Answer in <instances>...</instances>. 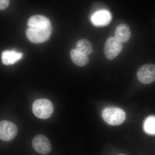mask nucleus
<instances>
[{"label": "nucleus", "mask_w": 155, "mask_h": 155, "mask_svg": "<svg viewBox=\"0 0 155 155\" xmlns=\"http://www.w3.org/2000/svg\"><path fill=\"white\" fill-rule=\"evenodd\" d=\"M54 110V107L52 103L46 99L37 100L32 105L33 114L41 119H48L52 115Z\"/></svg>", "instance_id": "f257e3e1"}, {"label": "nucleus", "mask_w": 155, "mask_h": 155, "mask_svg": "<svg viewBox=\"0 0 155 155\" xmlns=\"http://www.w3.org/2000/svg\"><path fill=\"white\" fill-rule=\"evenodd\" d=\"M103 119L109 125H119L125 120L126 114L122 109L116 107H107L102 112Z\"/></svg>", "instance_id": "f03ea898"}, {"label": "nucleus", "mask_w": 155, "mask_h": 155, "mask_svg": "<svg viewBox=\"0 0 155 155\" xmlns=\"http://www.w3.org/2000/svg\"><path fill=\"white\" fill-rule=\"evenodd\" d=\"M52 27H29L26 30V35L30 41L34 43H41L49 38Z\"/></svg>", "instance_id": "7ed1b4c3"}, {"label": "nucleus", "mask_w": 155, "mask_h": 155, "mask_svg": "<svg viewBox=\"0 0 155 155\" xmlns=\"http://www.w3.org/2000/svg\"><path fill=\"white\" fill-rule=\"evenodd\" d=\"M123 48L122 42L115 37L108 38L104 46V53L106 58L112 60L116 58Z\"/></svg>", "instance_id": "20e7f679"}, {"label": "nucleus", "mask_w": 155, "mask_h": 155, "mask_svg": "<svg viewBox=\"0 0 155 155\" xmlns=\"http://www.w3.org/2000/svg\"><path fill=\"white\" fill-rule=\"evenodd\" d=\"M138 80L143 84H150L155 81V65L147 64L140 67L137 73Z\"/></svg>", "instance_id": "39448f33"}, {"label": "nucleus", "mask_w": 155, "mask_h": 155, "mask_svg": "<svg viewBox=\"0 0 155 155\" xmlns=\"http://www.w3.org/2000/svg\"><path fill=\"white\" fill-rule=\"evenodd\" d=\"M18 129L16 125L10 121L0 122V139L9 141L14 139L17 134Z\"/></svg>", "instance_id": "423d86ee"}, {"label": "nucleus", "mask_w": 155, "mask_h": 155, "mask_svg": "<svg viewBox=\"0 0 155 155\" xmlns=\"http://www.w3.org/2000/svg\"><path fill=\"white\" fill-rule=\"evenodd\" d=\"M34 150L39 153L47 155L51 152V144L48 139L45 136L39 134L36 136L32 142Z\"/></svg>", "instance_id": "0eeeda50"}, {"label": "nucleus", "mask_w": 155, "mask_h": 155, "mask_svg": "<svg viewBox=\"0 0 155 155\" xmlns=\"http://www.w3.org/2000/svg\"><path fill=\"white\" fill-rule=\"evenodd\" d=\"M92 22L96 26H104L109 25L111 20V15L107 10L97 11L91 17Z\"/></svg>", "instance_id": "6e6552de"}, {"label": "nucleus", "mask_w": 155, "mask_h": 155, "mask_svg": "<svg viewBox=\"0 0 155 155\" xmlns=\"http://www.w3.org/2000/svg\"><path fill=\"white\" fill-rule=\"evenodd\" d=\"M22 56V53L15 51L6 50L2 53V62L4 65H12L19 61Z\"/></svg>", "instance_id": "1a4fd4ad"}, {"label": "nucleus", "mask_w": 155, "mask_h": 155, "mask_svg": "<svg viewBox=\"0 0 155 155\" xmlns=\"http://www.w3.org/2000/svg\"><path fill=\"white\" fill-rule=\"evenodd\" d=\"M115 37L121 42L128 41L131 37V32L129 26L125 23L119 24L115 29Z\"/></svg>", "instance_id": "9d476101"}, {"label": "nucleus", "mask_w": 155, "mask_h": 155, "mask_svg": "<svg viewBox=\"0 0 155 155\" xmlns=\"http://www.w3.org/2000/svg\"><path fill=\"white\" fill-rule=\"evenodd\" d=\"M27 24L29 27L46 28L51 26L49 19L42 15H35L31 17Z\"/></svg>", "instance_id": "9b49d317"}, {"label": "nucleus", "mask_w": 155, "mask_h": 155, "mask_svg": "<svg viewBox=\"0 0 155 155\" xmlns=\"http://www.w3.org/2000/svg\"><path fill=\"white\" fill-rule=\"evenodd\" d=\"M70 57L73 63L79 67L86 66L89 62V59L87 56L78 51L76 49L71 50Z\"/></svg>", "instance_id": "f8f14e48"}, {"label": "nucleus", "mask_w": 155, "mask_h": 155, "mask_svg": "<svg viewBox=\"0 0 155 155\" xmlns=\"http://www.w3.org/2000/svg\"><path fill=\"white\" fill-rule=\"evenodd\" d=\"M76 49L85 55L90 54L93 51V46L87 40L82 39L79 40L76 45Z\"/></svg>", "instance_id": "ddd939ff"}, {"label": "nucleus", "mask_w": 155, "mask_h": 155, "mask_svg": "<svg viewBox=\"0 0 155 155\" xmlns=\"http://www.w3.org/2000/svg\"><path fill=\"white\" fill-rule=\"evenodd\" d=\"M143 128L148 134H155V116H150L145 119L143 124Z\"/></svg>", "instance_id": "4468645a"}, {"label": "nucleus", "mask_w": 155, "mask_h": 155, "mask_svg": "<svg viewBox=\"0 0 155 155\" xmlns=\"http://www.w3.org/2000/svg\"><path fill=\"white\" fill-rule=\"evenodd\" d=\"M10 0H0V10H4L8 8Z\"/></svg>", "instance_id": "2eb2a0df"}, {"label": "nucleus", "mask_w": 155, "mask_h": 155, "mask_svg": "<svg viewBox=\"0 0 155 155\" xmlns=\"http://www.w3.org/2000/svg\"><path fill=\"white\" fill-rule=\"evenodd\" d=\"M125 155L121 154V155Z\"/></svg>", "instance_id": "dca6fc26"}]
</instances>
